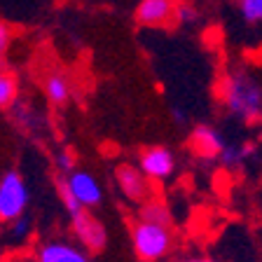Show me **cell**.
I'll use <instances>...</instances> for the list:
<instances>
[{
	"label": "cell",
	"instance_id": "2",
	"mask_svg": "<svg viewBox=\"0 0 262 262\" xmlns=\"http://www.w3.org/2000/svg\"><path fill=\"white\" fill-rule=\"evenodd\" d=\"M131 244L143 262H157L171 251V232L164 225L138 220L131 229Z\"/></svg>",
	"mask_w": 262,
	"mask_h": 262
},
{
	"label": "cell",
	"instance_id": "19",
	"mask_svg": "<svg viewBox=\"0 0 262 262\" xmlns=\"http://www.w3.org/2000/svg\"><path fill=\"white\" fill-rule=\"evenodd\" d=\"M180 262H215V260H208V257H187V260H180Z\"/></svg>",
	"mask_w": 262,
	"mask_h": 262
},
{
	"label": "cell",
	"instance_id": "12",
	"mask_svg": "<svg viewBox=\"0 0 262 262\" xmlns=\"http://www.w3.org/2000/svg\"><path fill=\"white\" fill-rule=\"evenodd\" d=\"M141 220H147V223H157V225H164V227H169L171 225V213L169 208L164 206V204H145L141 208Z\"/></svg>",
	"mask_w": 262,
	"mask_h": 262
},
{
	"label": "cell",
	"instance_id": "7",
	"mask_svg": "<svg viewBox=\"0 0 262 262\" xmlns=\"http://www.w3.org/2000/svg\"><path fill=\"white\" fill-rule=\"evenodd\" d=\"M115 178H117V185H120L122 194H124L129 202H145L147 194H150V183H147V178L136 166L122 164V166H117V171H115Z\"/></svg>",
	"mask_w": 262,
	"mask_h": 262
},
{
	"label": "cell",
	"instance_id": "9",
	"mask_svg": "<svg viewBox=\"0 0 262 262\" xmlns=\"http://www.w3.org/2000/svg\"><path fill=\"white\" fill-rule=\"evenodd\" d=\"M225 147V141L213 126H196L190 136V150L202 159L220 157Z\"/></svg>",
	"mask_w": 262,
	"mask_h": 262
},
{
	"label": "cell",
	"instance_id": "3",
	"mask_svg": "<svg viewBox=\"0 0 262 262\" xmlns=\"http://www.w3.org/2000/svg\"><path fill=\"white\" fill-rule=\"evenodd\" d=\"M28 187L16 171H10L0 178V220H16L26 213Z\"/></svg>",
	"mask_w": 262,
	"mask_h": 262
},
{
	"label": "cell",
	"instance_id": "15",
	"mask_svg": "<svg viewBox=\"0 0 262 262\" xmlns=\"http://www.w3.org/2000/svg\"><path fill=\"white\" fill-rule=\"evenodd\" d=\"M239 10L248 24H260L262 19V0H239Z\"/></svg>",
	"mask_w": 262,
	"mask_h": 262
},
{
	"label": "cell",
	"instance_id": "5",
	"mask_svg": "<svg viewBox=\"0 0 262 262\" xmlns=\"http://www.w3.org/2000/svg\"><path fill=\"white\" fill-rule=\"evenodd\" d=\"M66 185L71 187L73 196L77 199L82 208H96L103 202V190L98 185V180L87 171H73L66 178Z\"/></svg>",
	"mask_w": 262,
	"mask_h": 262
},
{
	"label": "cell",
	"instance_id": "11",
	"mask_svg": "<svg viewBox=\"0 0 262 262\" xmlns=\"http://www.w3.org/2000/svg\"><path fill=\"white\" fill-rule=\"evenodd\" d=\"M45 96L49 98V103L63 105L66 101L71 98V84H68V77L61 75V73H52V75L45 80Z\"/></svg>",
	"mask_w": 262,
	"mask_h": 262
},
{
	"label": "cell",
	"instance_id": "13",
	"mask_svg": "<svg viewBox=\"0 0 262 262\" xmlns=\"http://www.w3.org/2000/svg\"><path fill=\"white\" fill-rule=\"evenodd\" d=\"M16 101V80L0 68V108H10Z\"/></svg>",
	"mask_w": 262,
	"mask_h": 262
},
{
	"label": "cell",
	"instance_id": "18",
	"mask_svg": "<svg viewBox=\"0 0 262 262\" xmlns=\"http://www.w3.org/2000/svg\"><path fill=\"white\" fill-rule=\"evenodd\" d=\"M10 42H12V28L7 24H0V56L10 49Z\"/></svg>",
	"mask_w": 262,
	"mask_h": 262
},
{
	"label": "cell",
	"instance_id": "17",
	"mask_svg": "<svg viewBox=\"0 0 262 262\" xmlns=\"http://www.w3.org/2000/svg\"><path fill=\"white\" fill-rule=\"evenodd\" d=\"M75 155L71 152V150H63V152H59V157H56V166H59L63 173H71V171H75Z\"/></svg>",
	"mask_w": 262,
	"mask_h": 262
},
{
	"label": "cell",
	"instance_id": "4",
	"mask_svg": "<svg viewBox=\"0 0 262 262\" xmlns=\"http://www.w3.org/2000/svg\"><path fill=\"white\" fill-rule=\"evenodd\" d=\"M73 232H75V236L87 251L98 253L105 248V241H108L105 227L94 218L87 208H82L77 215H73Z\"/></svg>",
	"mask_w": 262,
	"mask_h": 262
},
{
	"label": "cell",
	"instance_id": "1",
	"mask_svg": "<svg viewBox=\"0 0 262 262\" xmlns=\"http://www.w3.org/2000/svg\"><path fill=\"white\" fill-rule=\"evenodd\" d=\"M225 103L236 117L251 122L260 117L262 110V96H260V84L253 75L248 73H232L225 80Z\"/></svg>",
	"mask_w": 262,
	"mask_h": 262
},
{
	"label": "cell",
	"instance_id": "14",
	"mask_svg": "<svg viewBox=\"0 0 262 262\" xmlns=\"http://www.w3.org/2000/svg\"><path fill=\"white\" fill-rule=\"evenodd\" d=\"M251 145H225L220 157H223L225 166H241V162L251 155Z\"/></svg>",
	"mask_w": 262,
	"mask_h": 262
},
{
	"label": "cell",
	"instance_id": "10",
	"mask_svg": "<svg viewBox=\"0 0 262 262\" xmlns=\"http://www.w3.org/2000/svg\"><path fill=\"white\" fill-rule=\"evenodd\" d=\"M38 262H92L87 253L66 244V241H49L38 251Z\"/></svg>",
	"mask_w": 262,
	"mask_h": 262
},
{
	"label": "cell",
	"instance_id": "16",
	"mask_svg": "<svg viewBox=\"0 0 262 262\" xmlns=\"http://www.w3.org/2000/svg\"><path fill=\"white\" fill-rule=\"evenodd\" d=\"M59 196H61V202H63V208H66L68 213H71V218H73V215H77V213L82 211V206L77 204L75 196H73L71 187L66 185V178H61V180H59Z\"/></svg>",
	"mask_w": 262,
	"mask_h": 262
},
{
	"label": "cell",
	"instance_id": "8",
	"mask_svg": "<svg viewBox=\"0 0 262 262\" xmlns=\"http://www.w3.org/2000/svg\"><path fill=\"white\" fill-rule=\"evenodd\" d=\"M176 19L173 0H141L136 7V21L143 26H166Z\"/></svg>",
	"mask_w": 262,
	"mask_h": 262
},
{
	"label": "cell",
	"instance_id": "6",
	"mask_svg": "<svg viewBox=\"0 0 262 262\" xmlns=\"http://www.w3.org/2000/svg\"><path fill=\"white\" fill-rule=\"evenodd\" d=\"M173 166H176V159L171 155V150H166L162 145L147 147L141 155V173L145 178H152V180L169 178L173 173Z\"/></svg>",
	"mask_w": 262,
	"mask_h": 262
}]
</instances>
